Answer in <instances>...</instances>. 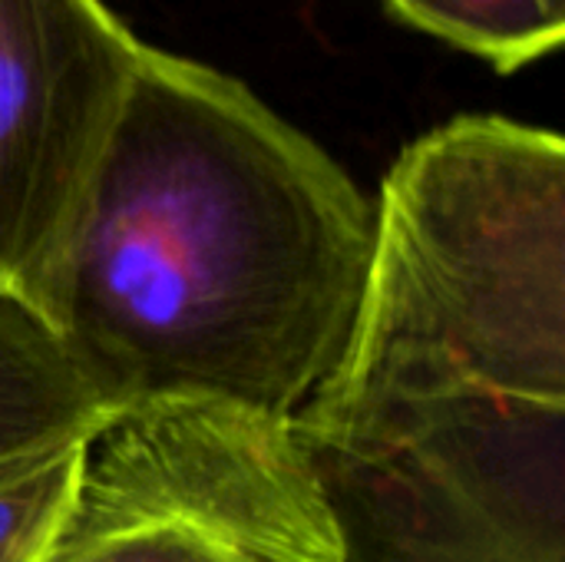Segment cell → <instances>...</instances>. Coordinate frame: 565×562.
Masks as SVG:
<instances>
[{"label":"cell","mask_w":565,"mask_h":562,"mask_svg":"<svg viewBox=\"0 0 565 562\" xmlns=\"http://www.w3.org/2000/svg\"><path fill=\"white\" fill-rule=\"evenodd\" d=\"M113 414L53 328L0 291V480L93 437Z\"/></svg>","instance_id":"8992f818"},{"label":"cell","mask_w":565,"mask_h":562,"mask_svg":"<svg viewBox=\"0 0 565 562\" xmlns=\"http://www.w3.org/2000/svg\"><path fill=\"white\" fill-rule=\"evenodd\" d=\"M142 50L103 0H0V291L40 318Z\"/></svg>","instance_id":"277c9868"},{"label":"cell","mask_w":565,"mask_h":562,"mask_svg":"<svg viewBox=\"0 0 565 562\" xmlns=\"http://www.w3.org/2000/svg\"><path fill=\"white\" fill-rule=\"evenodd\" d=\"M384 7L500 73H516L565 40V0H384Z\"/></svg>","instance_id":"52a82bcc"},{"label":"cell","mask_w":565,"mask_h":562,"mask_svg":"<svg viewBox=\"0 0 565 562\" xmlns=\"http://www.w3.org/2000/svg\"><path fill=\"white\" fill-rule=\"evenodd\" d=\"M374 202L242 79L142 50L43 321L113 407L185 397L295 424L364 288Z\"/></svg>","instance_id":"6da1fadb"},{"label":"cell","mask_w":565,"mask_h":562,"mask_svg":"<svg viewBox=\"0 0 565 562\" xmlns=\"http://www.w3.org/2000/svg\"><path fill=\"white\" fill-rule=\"evenodd\" d=\"M43 562H344V543L291 424L166 397L86 441Z\"/></svg>","instance_id":"3957f363"},{"label":"cell","mask_w":565,"mask_h":562,"mask_svg":"<svg viewBox=\"0 0 565 562\" xmlns=\"http://www.w3.org/2000/svg\"><path fill=\"white\" fill-rule=\"evenodd\" d=\"M298 441L565 490V139L497 113L417 136L384 176L358 315Z\"/></svg>","instance_id":"7a4b0ae2"},{"label":"cell","mask_w":565,"mask_h":562,"mask_svg":"<svg viewBox=\"0 0 565 562\" xmlns=\"http://www.w3.org/2000/svg\"><path fill=\"white\" fill-rule=\"evenodd\" d=\"M308 457L334 510L344 562H565V533L536 527L417 460H348L315 450Z\"/></svg>","instance_id":"5b68a950"},{"label":"cell","mask_w":565,"mask_h":562,"mask_svg":"<svg viewBox=\"0 0 565 562\" xmlns=\"http://www.w3.org/2000/svg\"><path fill=\"white\" fill-rule=\"evenodd\" d=\"M86 441L60 447L0 480V562L50 556L79 487Z\"/></svg>","instance_id":"ba28073f"}]
</instances>
